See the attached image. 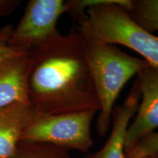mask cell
<instances>
[{
    "mask_svg": "<svg viewBox=\"0 0 158 158\" xmlns=\"http://www.w3.org/2000/svg\"><path fill=\"white\" fill-rule=\"evenodd\" d=\"M84 37L76 28L29 52L27 86L35 114L99 112L100 103L86 62Z\"/></svg>",
    "mask_w": 158,
    "mask_h": 158,
    "instance_id": "cell-1",
    "label": "cell"
},
{
    "mask_svg": "<svg viewBox=\"0 0 158 158\" xmlns=\"http://www.w3.org/2000/svg\"><path fill=\"white\" fill-rule=\"evenodd\" d=\"M130 5V0H97L77 21L76 29L86 39L127 47L158 69V36L131 17Z\"/></svg>",
    "mask_w": 158,
    "mask_h": 158,
    "instance_id": "cell-2",
    "label": "cell"
},
{
    "mask_svg": "<svg viewBox=\"0 0 158 158\" xmlns=\"http://www.w3.org/2000/svg\"><path fill=\"white\" fill-rule=\"evenodd\" d=\"M84 39L85 56L100 103L97 130L103 136L110 126L114 104L122 89L149 64L115 45Z\"/></svg>",
    "mask_w": 158,
    "mask_h": 158,
    "instance_id": "cell-3",
    "label": "cell"
},
{
    "mask_svg": "<svg viewBox=\"0 0 158 158\" xmlns=\"http://www.w3.org/2000/svg\"><path fill=\"white\" fill-rule=\"evenodd\" d=\"M97 113L89 110L58 115L35 114L21 141L87 152L93 146L91 125Z\"/></svg>",
    "mask_w": 158,
    "mask_h": 158,
    "instance_id": "cell-4",
    "label": "cell"
},
{
    "mask_svg": "<svg viewBox=\"0 0 158 158\" xmlns=\"http://www.w3.org/2000/svg\"><path fill=\"white\" fill-rule=\"evenodd\" d=\"M64 13L66 3L63 0H30L13 28L9 45L29 52L50 42L61 35L56 24Z\"/></svg>",
    "mask_w": 158,
    "mask_h": 158,
    "instance_id": "cell-5",
    "label": "cell"
},
{
    "mask_svg": "<svg viewBox=\"0 0 158 158\" xmlns=\"http://www.w3.org/2000/svg\"><path fill=\"white\" fill-rule=\"evenodd\" d=\"M136 81L141 99L135 118L126 131L125 152L158 129V69L148 64L137 75Z\"/></svg>",
    "mask_w": 158,
    "mask_h": 158,
    "instance_id": "cell-6",
    "label": "cell"
},
{
    "mask_svg": "<svg viewBox=\"0 0 158 158\" xmlns=\"http://www.w3.org/2000/svg\"><path fill=\"white\" fill-rule=\"evenodd\" d=\"M141 99L136 80L123 102L114 107L111 116V133L100 151L91 158H126L124 138L132 118L137 111Z\"/></svg>",
    "mask_w": 158,
    "mask_h": 158,
    "instance_id": "cell-7",
    "label": "cell"
},
{
    "mask_svg": "<svg viewBox=\"0 0 158 158\" xmlns=\"http://www.w3.org/2000/svg\"><path fill=\"white\" fill-rule=\"evenodd\" d=\"M35 111L30 105L14 103L0 108V158H13Z\"/></svg>",
    "mask_w": 158,
    "mask_h": 158,
    "instance_id": "cell-8",
    "label": "cell"
},
{
    "mask_svg": "<svg viewBox=\"0 0 158 158\" xmlns=\"http://www.w3.org/2000/svg\"><path fill=\"white\" fill-rule=\"evenodd\" d=\"M29 53L0 63V108L14 103L29 104Z\"/></svg>",
    "mask_w": 158,
    "mask_h": 158,
    "instance_id": "cell-9",
    "label": "cell"
},
{
    "mask_svg": "<svg viewBox=\"0 0 158 158\" xmlns=\"http://www.w3.org/2000/svg\"><path fill=\"white\" fill-rule=\"evenodd\" d=\"M131 17L149 32L158 31V0H130Z\"/></svg>",
    "mask_w": 158,
    "mask_h": 158,
    "instance_id": "cell-10",
    "label": "cell"
},
{
    "mask_svg": "<svg viewBox=\"0 0 158 158\" xmlns=\"http://www.w3.org/2000/svg\"><path fill=\"white\" fill-rule=\"evenodd\" d=\"M60 149L48 143L21 141L13 158H66Z\"/></svg>",
    "mask_w": 158,
    "mask_h": 158,
    "instance_id": "cell-11",
    "label": "cell"
},
{
    "mask_svg": "<svg viewBox=\"0 0 158 158\" xmlns=\"http://www.w3.org/2000/svg\"><path fill=\"white\" fill-rule=\"evenodd\" d=\"M158 153V131L140 140L125 152L126 158H145Z\"/></svg>",
    "mask_w": 158,
    "mask_h": 158,
    "instance_id": "cell-12",
    "label": "cell"
},
{
    "mask_svg": "<svg viewBox=\"0 0 158 158\" xmlns=\"http://www.w3.org/2000/svg\"><path fill=\"white\" fill-rule=\"evenodd\" d=\"M14 27L5 25L0 29V63L7 59L21 56L28 54V51L13 48L9 45V40Z\"/></svg>",
    "mask_w": 158,
    "mask_h": 158,
    "instance_id": "cell-13",
    "label": "cell"
},
{
    "mask_svg": "<svg viewBox=\"0 0 158 158\" xmlns=\"http://www.w3.org/2000/svg\"><path fill=\"white\" fill-rule=\"evenodd\" d=\"M20 2H21L17 0H0V17L6 16L13 13Z\"/></svg>",
    "mask_w": 158,
    "mask_h": 158,
    "instance_id": "cell-14",
    "label": "cell"
},
{
    "mask_svg": "<svg viewBox=\"0 0 158 158\" xmlns=\"http://www.w3.org/2000/svg\"><path fill=\"white\" fill-rule=\"evenodd\" d=\"M145 158H157V157H156V156H150V157H145Z\"/></svg>",
    "mask_w": 158,
    "mask_h": 158,
    "instance_id": "cell-15",
    "label": "cell"
},
{
    "mask_svg": "<svg viewBox=\"0 0 158 158\" xmlns=\"http://www.w3.org/2000/svg\"><path fill=\"white\" fill-rule=\"evenodd\" d=\"M155 156H156V157H157L158 158V153H157V154H156V155H155Z\"/></svg>",
    "mask_w": 158,
    "mask_h": 158,
    "instance_id": "cell-16",
    "label": "cell"
}]
</instances>
